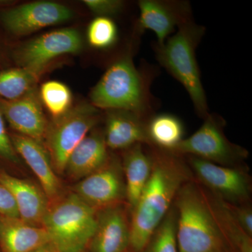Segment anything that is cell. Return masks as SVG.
I'll list each match as a JSON object with an SVG mask.
<instances>
[{
    "instance_id": "obj_4",
    "label": "cell",
    "mask_w": 252,
    "mask_h": 252,
    "mask_svg": "<svg viewBox=\"0 0 252 252\" xmlns=\"http://www.w3.org/2000/svg\"><path fill=\"white\" fill-rule=\"evenodd\" d=\"M91 103L98 109L126 110L145 118L149 112V89L130 54L111 64L90 94Z\"/></svg>"
},
{
    "instance_id": "obj_6",
    "label": "cell",
    "mask_w": 252,
    "mask_h": 252,
    "mask_svg": "<svg viewBox=\"0 0 252 252\" xmlns=\"http://www.w3.org/2000/svg\"><path fill=\"white\" fill-rule=\"evenodd\" d=\"M100 117L99 109L89 102H81L49 122L43 144L58 175L64 173L69 156L95 127Z\"/></svg>"
},
{
    "instance_id": "obj_8",
    "label": "cell",
    "mask_w": 252,
    "mask_h": 252,
    "mask_svg": "<svg viewBox=\"0 0 252 252\" xmlns=\"http://www.w3.org/2000/svg\"><path fill=\"white\" fill-rule=\"evenodd\" d=\"M194 180L212 195L231 205L251 203L252 182L246 165L228 167L187 156Z\"/></svg>"
},
{
    "instance_id": "obj_33",
    "label": "cell",
    "mask_w": 252,
    "mask_h": 252,
    "mask_svg": "<svg viewBox=\"0 0 252 252\" xmlns=\"http://www.w3.org/2000/svg\"><path fill=\"white\" fill-rule=\"evenodd\" d=\"M125 252H132V251H131V250H130V249H129L128 250H127V251Z\"/></svg>"
},
{
    "instance_id": "obj_15",
    "label": "cell",
    "mask_w": 252,
    "mask_h": 252,
    "mask_svg": "<svg viewBox=\"0 0 252 252\" xmlns=\"http://www.w3.org/2000/svg\"><path fill=\"white\" fill-rule=\"evenodd\" d=\"M9 133L18 155L35 175L50 205L57 202L63 197L62 184L44 144L16 132Z\"/></svg>"
},
{
    "instance_id": "obj_9",
    "label": "cell",
    "mask_w": 252,
    "mask_h": 252,
    "mask_svg": "<svg viewBox=\"0 0 252 252\" xmlns=\"http://www.w3.org/2000/svg\"><path fill=\"white\" fill-rule=\"evenodd\" d=\"M82 36L74 28H63L45 34L13 50L12 59L18 67L46 72L54 60L75 54L83 49Z\"/></svg>"
},
{
    "instance_id": "obj_13",
    "label": "cell",
    "mask_w": 252,
    "mask_h": 252,
    "mask_svg": "<svg viewBox=\"0 0 252 252\" xmlns=\"http://www.w3.org/2000/svg\"><path fill=\"white\" fill-rule=\"evenodd\" d=\"M0 111L14 132L44 143L49 122L37 88L15 100L0 99Z\"/></svg>"
},
{
    "instance_id": "obj_2",
    "label": "cell",
    "mask_w": 252,
    "mask_h": 252,
    "mask_svg": "<svg viewBox=\"0 0 252 252\" xmlns=\"http://www.w3.org/2000/svg\"><path fill=\"white\" fill-rule=\"evenodd\" d=\"M173 205L179 252H235L215 220L205 190L194 178L181 187Z\"/></svg>"
},
{
    "instance_id": "obj_5",
    "label": "cell",
    "mask_w": 252,
    "mask_h": 252,
    "mask_svg": "<svg viewBox=\"0 0 252 252\" xmlns=\"http://www.w3.org/2000/svg\"><path fill=\"white\" fill-rule=\"evenodd\" d=\"M97 214L72 192L50 205L42 226L59 252H86L95 230Z\"/></svg>"
},
{
    "instance_id": "obj_16",
    "label": "cell",
    "mask_w": 252,
    "mask_h": 252,
    "mask_svg": "<svg viewBox=\"0 0 252 252\" xmlns=\"http://www.w3.org/2000/svg\"><path fill=\"white\" fill-rule=\"evenodd\" d=\"M103 134L111 150L124 151L136 144L149 145L147 122L144 117L129 111H107Z\"/></svg>"
},
{
    "instance_id": "obj_23",
    "label": "cell",
    "mask_w": 252,
    "mask_h": 252,
    "mask_svg": "<svg viewBox=\"0 0 252 252\" xmlns=\"http://www.w3.org/2000/svg\"><path fill=\"white\" fill-rule=\"evenodd\" d=\"M44 72L26 67L0 70V99L15 100L36 89Z\"/></svg>"
},
{
    "instance_id": "obj_21",
    "label": "cell",
    "mask_w": 252,
    "mask_h": 252,
    "mask_svg": "<svg viewBox=\"0 0 252 252\" xmlns=\"http://www.w3.org/2000/svg\"><path fill=\"white\" fill-rule=\"evenodd\" d=\"M203 189L215 220L232 248L235 252H252V237L242 228L224 202Z\"/></svg>"
},
{
    "instance_id": "obj_25",
    "label": "cell",
    "mask_w": 252,
    "mask_h": 252,
    "mask_svg": "<svg viewBox=\"0 0 252 252\" xmlns=\"http://www.w3.org/2000/svg\"><path fill=\"white\" fill-rule=\"evenodd\" d=\"M39 94L42 105L53 119L63 117L73 107L72 92L61 81H46L41 84Z\"/></svg>"
},
{
    "instance_id": "obj_7",
    "label": "cell",
    "mask_w": 252,
    "mask_h": 252,
    "mask_svg": "<svg viewBox=\"0 0 252 252\" xmlns=\"http://www.w3.org/2000/svg\"><path fill=\"white\" fill-rule=\"evenodd\" d=\"M223 127L221 118L209 114L200 128L184 139L171 152L182 157L192 156L222 166L244 165L249 157L248 150L230 142Z\"/></svg>"
},
{
    "instance_id": "obj_32",
    "label": "cell",
    "mask_w": 252,
    "mask_h": 252,
    "mask_svg": "<svg viewBox=\"0 0 252 252\" xmlns=\"http://www.w3.org/2000/svg\"><path fill=\"white\" fill-rule=\"evenodd\" d=\"M14 4V1H10V0H0V11Z\"/></svg>"
},
{
    "instance_id": "obj_34",
    "label": "cell",
    "mask_w": 252,
    "mask_h": 252,
    "mask_svg": "<svg viewBox=\"0 0 252 252\" xmlns=\"http://www.w3.org/2000/svg\"></svg>"
},
{
    "instance_id": "obj_10",
    "label": "cell",
    "mask_w": 252,
    "mask_h": 252,
    "mask_svg": "<svg viewBox=\"0 0 252 252\" xmlns=\"http://www.w3.org/2000/svg\"><path fill=\"white\" fill-rule=\"evenodd\" d=\"M73 16L72 10L65 5L54 1H34L1 10L0 23L11 35L21 36L67 22Z\"/></svg>"
},
{
    "instance_id": "obj_14",
    "label": "cell",
    "mask_w": 252,
    "mask_h": 252,
    "mask_svg": "<svg viewBox=\"0 0 252 252\" xmlns=\"http://www.w3.org/2000/svg\"><path fill=\"white\" fill-rule=\"evenodd\" d=\"M138 5L139 31L153 32L158 45L163 44L176 28L190 20V9L187 2L141 0Z\"/></svg>"
},
{
    "instance_id": "obj_29",
    "label": "cell",
    "mask_w": 252,
    "mask_h": 252,
    "mask_svg": "<svg viewBox=\"0 0 252 252\" xmlns=\"http://www.w3.org/2000/svg\"><path fill=\"white\" fill-rule=\"evenodd\" d=\"M225 204L242 228L250 236L252 237V207L251 203L242 204V205H231V204L226 203Z\"/></svg>"
},
{
    "instance_id": "obj_28",
    "label": "cell",
    "mask_w": 252,
    "mask_h": 252,
    "mask_svg": "<svg viewBox=\"0 0 252 252\" xmlns=\"http://www.w3.org/2000/svg\"><path fill=\"white\" fill-rule=\"evenodd\" d=\"M83 3L97 17L110 18L120 13L124 7V2L120 0H84Z\"/></svg>"
},
{
    "instance_id": "obj_26",
    "label": "cell",
    "mask_w": 252,
    "mask_h": 252,
    "mask_svg": "<svg viewBox=\"0 0 252 252\" xmlns=\"http://www.w3.org/2000/svg\"><path fill=\"white\" fill-rule=\"evenodd\" d=\"M117 27L111 18L96 17L88 28V42L94 49H107L117 41Z\"/></svg>"
},
{
    "instance_id": "obj_31",
    "label": "cell",
    "mask_w": 252,
    "mask_h": 252,
    "mask_svg": "<svg viewBox=\"0 0 252 252\" xmlns=\"http://www.w3.org/2000/svg\"><path fill=\"white\" fill-rule=\"evenodd\" d=\"M31 252H59L57 249L51 243L45 244L39 248L35 249Z\"/></svg>"
},
{
    "instance_id": "obj_27",
    "label": "cell",
    "mask_w": 252,
    "mask_h": 252,
    "mask_svg": "<svg viewBox=\"0 0 252 252\" xmlns=\"http://www.w3.org/2000/svg\"><path fill=\"white\" fill-rule=\"evenodd\" d=\"M0 160L19 166L22 161L18 155L6 127V122L0 111Z\"/></svg>"
},
{
    "instance_id": "obj_18",
    "label": "cell",
    "mask_w": 252,
    "mask_h": 252,
    "mask_svg": "<svg viewBox=\"0 0 252 252\" xmlns=\"http://www.w3.org/2000/svg\"><path fill=\"white\" fill-rule=\"evenodd\" d=\"M109 150L103 132L94 127L69 156L64 173L70 180H83L107 163L111 155Z\"/></svg>"
},
{
    "instance_id": "obj_12",
    "label": "cell",
    "mask_w": 252,
    "mask_h": 252,
    "mask_svg": "<svg viewBox=\"0 0 252 252\" xmlns=\"http://www.w3.org/2000/svg\"><path fill=\"white\" fill-rule=\"evenodd\" d=\"M130 212L126 203L97 210V225L86 252H125L130 249Z\"/></svg>"
},
{
    "instance_id": "obj_17",
    "label": "cell",
    "mask_w": 252,
    "mask_h": 252,
    "mask_svg": "<svg viewBox=\"0 0 252 252\" xmlns=\"http://www.w3.org/2000/svg\"><path fill=\"white\" fill-rule=\"evenodd\" d=\"M0 183L14 197L21 220L30 224L42 226L50 203L41 187L27 180L18 178L0 170Z\"/></svg>"
},
{
    "instance_id": "obj_24",
    "label": "cell",
    "mask_w": 252,
    "mask_h": 252,
    "mask_svg": "<svg viewBox=\"0 0 252 252\" xmlns=\"http://www.w3.org/2000/svg\"><path fill=\"white\" fill-rule=\"evenodd\" d=\"M177 223V210L172 205L141 252H179Z\"/></svg>"
},
{
    "instance_id": "obj_3",
    "label": "cell",
    "mask_w": 252,
    "mask_h": 252,
    "mask_svg": "<svg viewBox=\"0 0 252 252\" xmlns=\"http://www.w3.org/2000/svg\"><path fill=\"white\" fill-rule=\"evenodd\" d=\"M205 28L189 20L175 34L156 46L158 61L185 87L200 117L208 115L206 94L202 84L195 51Z\"/></svg>"
},
{
    "instance_id": "obj_20",
    "label": "cell",
    "mask_w": 252,
    "mask_h": 252,
    "mask_svg": "<svg viewBox=\"0 0 252 252\" xmlns=\"http://www.w3.org/2000/svg\"><path fill=\"white\" fill-rule=\"evenodd\" d=\"M143 144H136L123 151L122 163L126 182V203L133 210L152 173V159Z\"/></svg>"
},
{
    "instance_id": "obj_11",
    "label": "cell",
    "mask_w": 252,
    "mask_h": 252,
    "mask_svg": "<svg viewBox=\"0 0 252 252\" xmlns=\"http://www.w3.org/2000/svg\"><path fill=\"white\" fill-rule=\"evenodd\" d=\"M72 193L97 210L126 203V182L122 159L110 155L102 168L79 181L73 187Z\"/></svg>"
},
{
    "instance_id": "obj_22",
    "label": "cell",
    "mask_w": 252,
    "mask_h": 252,
    "mask_svg": "<svg viewBox=\"0 0 252 252\" xmlns=\"http://www.w3.org/2000/svg\"><path fill=\"white\" fill-rule=\"evenodd\" d=\"M149 146L172 152L184 140L185 126L175 115L160 114L147 122Z\"/></svg>"
},
{
    "instance_id": "obj_30",
    "label": "cell",
    "mask_w": 252,
    "mask_h": 252,
    "mask_svg": "<svg viewBox=\"0 0 252 252\" xmlns=\"http://www.w3.org/2000/svg\"><path fill=\"white\" fill-rule=\"evenodd\" d=\"M0 217L20 218L17 206L9 189L0 183Z\"/></svg>"
},
{
    "instance_id": "obj_19",
    "label": "cell",
    "mask_w": 252,
    "mask_h": 252,
    "mask_svg": "<svg viewBox=\"0 0 252 252\" xmlns=\"http://www.w3.org/2000/svg\"><path fill=\"white\" fill-rule=\"evenodd\" d=\"M51 243L45 228L30 224L20 218L0 217L1 252H31Z\"/></svg>"
},
{
    "instance_id": "obj_1",
    "label": "cell",
    "mask_w": 252,
    "mask_h": 252,
    "mask_svg": "<svg viewBox=\"0 0 252 252\" xmlns=\"http://www.w3.org/2000/svg\"><path fill=\"white\" fill-rule=\"evenodd\" d=\"M152 170L138 201L130 212V250L141 252L158 225L171 208L179 190L193 180L182 156L148 146Z\"/></svg>"
}]
</instances>
